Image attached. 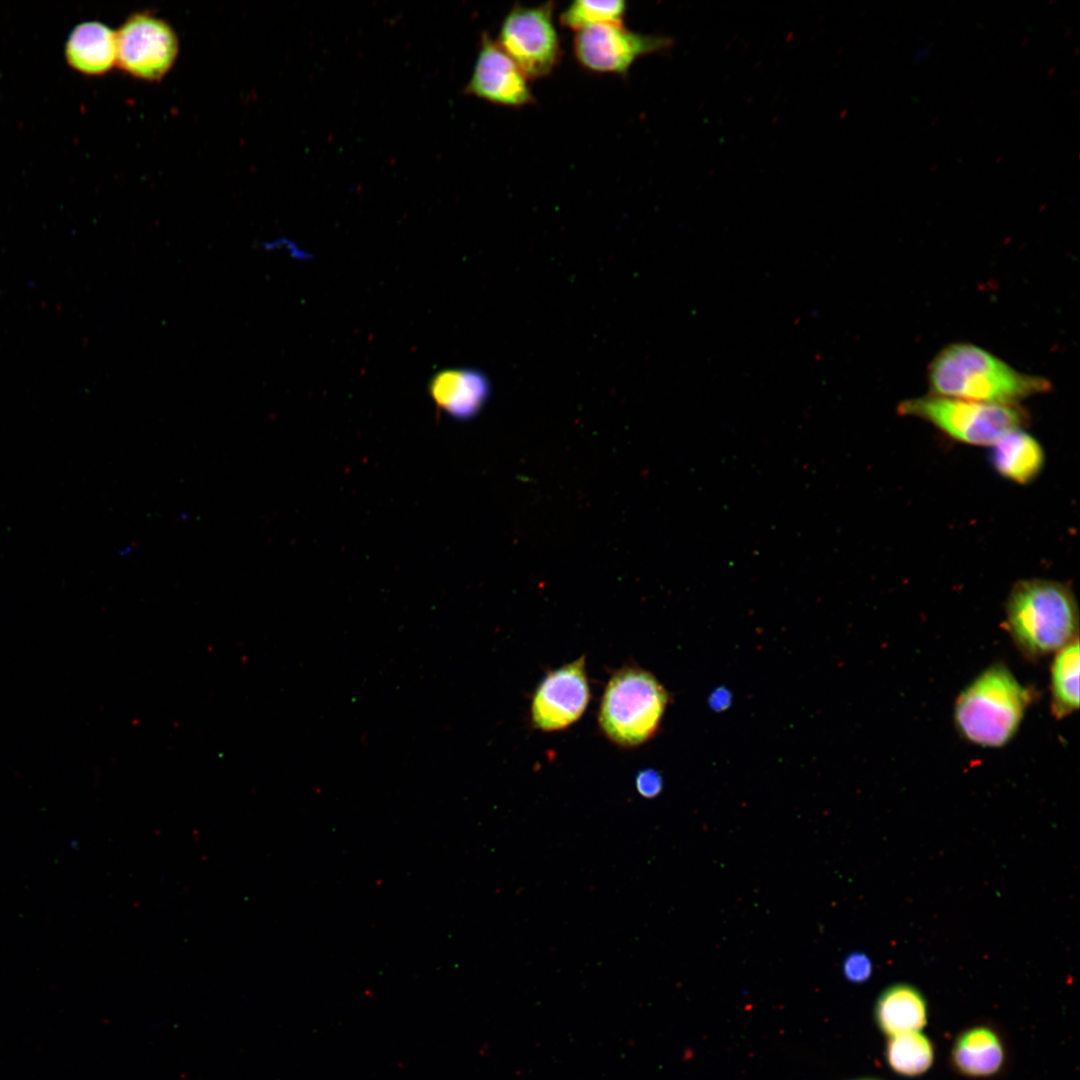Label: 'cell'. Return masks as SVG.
Wrapping results in <instances>:
<instances>
[{"label": "cell", "instance_id": "6da1fadb", "mask_svg": "<svg viewBox=\"0 0 1080 1080\" xmlns=\"http://www.w3.org/2000/svg\"><path fill=\"white\" fill-rule=\"evenodd\" d=\"M928 378L933 395L999 405H1017L1051 386L1047 379L1021 373L968 343L940 351L929 366Z\"/></svg>", "mask_w": 1080, "mask_h": 1080}, {"label": "cell", "instance_id": "7a4b0ae2", "mask_svg": "<svg viewBox=\"0 0 1080 1080\" xmlns=\"http://www.w3.org/2000/svg\"><path fill=\"white\" fill-rule=\"evenodd\" d=\"M1005 625L1016 648L1039 660L1078 638L1079 613L1071 588L1061 582L1031 578L1018 581L1006 602Z\"/></svg>", "mask_w": 1080, "mask_h": 1080}, {"label": "cell", "instance_id": "3957f363", "mask_svg": "<svg viewBox=\"0 0 1080 1080\" xmlns=\"http://www.w3.org/2000/svg\"><path fill=\"white\" fill-rule=\"evenodd\" d=\"M1032 696L1005 665H990L958 696L955 726L972 744L1002 747L1017 733Z\"/></svg>", "mask_w": 1080, "mask_h": 1080}, {"label": "cell", "instance_id": "277c9868", "mask_svg": "<svg viewBox=\"0 0 1080 1080\" xmlns=\"http://www.w3.org/2000/svg\"><path fill=\"white\" fill-rule=\"evenodd\" d=\"M668 703V693L650 672L636 666L617 670L603 693L598 722L614 744L631 748L656 733Z\"/></svg>", "mask_w": 1080, "mask_h": 1080}, {"label": "cell", "instance_id": "5b68a950", "mask_svg": "<svg viewBox=\"0 0 1080 1080\" xmlns=\"http://www.w3.org/2000/svg\"><path fill=\"white\" fill-rule=\"evenodd\" d=\"M898 413L922 419L950 438L992 446L1006 433L1022 428L1027 415L1017 405H999L929 395L904 400Z\"/></svg>", "mask_w": 1080, "mask_h": 1080}, {"label": "cell", "instance_id": "8992f818", "mask_svg": "<svg viewBox=\"0 0 1080 1080\" xmlns=\"http://www.w3.org/2000/svg\"><path fill=\"white\" fill-rule=\"evenodd\" d=\"M553 10V2L534 7L518 4L502 22L496 42L528 79L548 76L559 63L561 47Z\"/></svg>", "mask_w": 1080, "mask_h": 1080}, {"label": "cell", "instance_id": "52a82bcc", "mask_svg": "<svg viewBox=\"0 0 1080 1080\" xmlns=\"http://www.w3.org/2000/svg\"><path fill=\"white\" fill-rule=\"evenodd\" d=\"M673 43L667 35L638 33L622 24H600L577 31L573 51L586 70L623 75L637 59L666 51Z\"/></svg>", "mask_w": 1080, "mask_h": 1080}, {"label": "cell", "instance_id": "ba28073f", "mask_svg": "<svg viewBox=\"0 0 1080 1080\" xmlns=\"http://www.w3.org/2000/svg\"><path fill=\"white\" fill-rule=\"evenodd\" d=\"M178 48L177 36L167 22L136 13L116 33V64L136 78L159 80L174 64Z\"/></svg>", "mask_w": 1080, "mask_h": 1080}, {"label": "cell", "instance_id": "9c48e42d", "mask_svg": "<svg viewBox=\"0 0 1080 1080\" xmlns=\"http://www.w3.org/2000/svg\"><path fill=\"white\" fill-rule=\"evenodd\" d=\"M590 700L585 656L550 671L538 685L531 702L535 728L551 732L576 722Z\"/></svg>", "mask_w": 1080, "mask_h": 1080}, {"label": "cell", "instance_id": "30bf717a", "mask_svg": "<svg viewBox=\"0 0 1080 1080\" xmlns=\"http://www.w3.org/2000/svg\"><path fill=\"white\" fill-rule=\"evenodd\" d=\"M466 93L507 107L534 102L528 78L488 35L482 38Z\"/></svg>", "mask_w": 1080, "mask_h": 1080}, {"label": "cell", "instance_id": "8fae6325", "mask_svg": "<svg viewBox=\"0 0 1080 1080\" xmlns=\"http://www.w3.org/2000/svg\"><path fill=\"white\" fill-rule=\"evenodd\" d=\"M429 390L439 408L462 420L475 416L490 392L486 376L472 369L441 371L432 378Z\"/></svg>", "mask_w": 1080, "mask_h": 1080}, {"label": "cell", "instance_id": "7c38bea8", "mask_svg": "<svg viewBox=\"0 0 1080 1080\" xmlns=\"http://www.w3.org/2000/svg\"><path fill=\"white\" fill-rule=\"evenodd\" d=\"M65 55L78 72L104 74L116 64V33L100 22L81 23L69 35Z\"/></svg>", "mask_w": 1080, "mask_h": 1080}, {"label": "cell", "instance_id": "4fadbf2b", "mask_svg": "<svg viewBox=\"0 0 1080 1080\" xmlns=\"http://www.w3.org/2000/svg\"><path fill=\"white\" fill-rule=\"evenodd\" d=\"M957 1071L969 1077H988L999 1072L1005 1050L999 1035L987 1026H975L962 1032L951 1052Z\"/></svg>", "mask_w": 1080, "mask_h": 1080}, {"label": "cell", "instance_id": "5bb4252c", "mask_svg": "<svg viewBox=\"0 0 1080 1080\" xmlns=\"http://www.w3.org/2000/svg\"><path fill=\"white\" fill-rule=\"evenodd\" d=\"M874 1015L880 1030L888 1036L920 1031L927 1023V1002L914 986L895 984L880 994Z\"/></svg>", "mask_w": 1080, "mask_h": 1080}, {"label": "cell", "instance_id": "9a60e30c", "mask_svg": "<svg viewBox=\"0 0 1080 1080\" xmlns=\"http://www.w3.org/2000/svg\"><path fill=\"white\" fill-rule=\"evenodd\" d=\"M992 446L991 462L994 469L1013 482H1031L1044 466V451L1040 443L1022 428L1006 433Z\"/></svg>", "mask_w": 1080, "mask_h": 1080}, {"label": "cell", "instance_id": "2e32d148", "mask_svg": "<svg viewBox=\"0 0 1080 1080\" xmlns=\"http://www.w3.org/2000/svg\"><path fill=\"white\" fill-rule=\"evenodd\" d=\"M1078 638L1056 652L1051 666V710L1057 719L1076 711L1079 706Z\"/></svg>", "mask_w": 1080, "mask_h": 1080}, {"label": "cell", "instance_id": "e0dca14e", "mask_svg": "<svg viewBox=\"0 0 1080 1080\" xmlns=\"http://www.w3.org/2000/svg\"><path fill=\"white\" fill-rule=\"evenodd\" d=\"M886 1059L894 1072L908 1077L918 1076L933 1063V1045L920 1031L899 1033L889 1036Z\"/></svg>", "mask_w": 1080, "mask_h": 1080}, {"label": "cell", "instance_id": "ac0fdd59", "mask_svg": "<svg viewBox=\"0 0 1080 1080\" xmlns=\"http://www.w3.org/2000/svg\"><path fill=\"white\" fill-rule=\"evenodd\" d=\"M626 10V2L622 0H577L569 4L559 20L563 26L577 32L594 25L622 24Z\"/></svg>", "mask_w": 1080, "mask_h": 1080}, {"label": "cell", "instance_id": "d6986e66", "mask_svg": "<svg viewBox=\"0 0 1080 1080\" xmlns=\"http://www.w3.org/2000/svg\"><path fill=\"white\" fill-rule=\"evenodd\" d=\"M871 972V962L869 958L862 953L850 955L844 963V974L851 982H863L869 978Z\"/></svg>", "mask_w": 1080, "mask_h": 1080}, {"label": "cell", "instance_id": "ffe728a7", "mask_svg": "<svg viewBox=\"0 0 1080 1080\" xmlns=\"http://www.w3.org/2000/svg\"><path fill=\"white\" fill-rule=\"evenodd\" d=\"M635 785L640 795L645 798H653L661 791L662 780L657 772L646 769L638 773Z\"/></svg>", "mask_w": 1080, "mask_h": 1080}, {"label": "cell", "instance_id": "44dd1931", "mask_svg": "<svg viewBox=\"0 0 1080 1080\" xmlns=\"http://www.w3.org/2000/svg\"><path fill=\"white\" fill-rule=\"evenodd\" d=\"M865 1080H870V1079H865Z\"/></svg>", "mask_w": 1080, "mask_h": 1080}]
</instances>
